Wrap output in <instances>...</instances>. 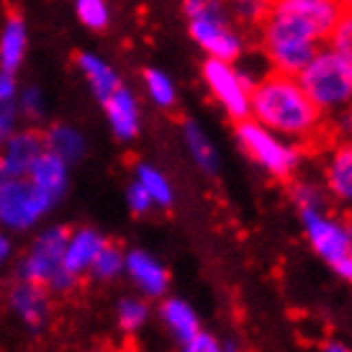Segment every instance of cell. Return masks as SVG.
Listing matches in <instances>:
<instances>
[{"label":"cell","instance_id":"6da1fadb","mask_svg":"<svg viewBox=\"0 0 352 352\" xmlns=\"http://www.w3.org/2000/svg\"><path fill=\"white\" fill-rule=\"evenodd\" d=\"M342 16L340 0H275L260 26L267 69L298 75Z\"/></svg>","mask_w":352,"mask_h":352},{"label":"cell","instance_id":"7a4b0ae2","mask_svg":"<svg viewBox=\"0 0 352 352\" xmlns=\"http://www.w3.org/2000/svg\"><path fill=\"white\" fill-rule=\"evenodd\" d=\"M250 118L294 144H309L324 134L322 111L303 93L296 75H283L273 69H267L252 85Z\"/></svg>","mask_w":352,"mask_h":352},{"label":"cell","instance_id":"3957f363","mask_svg":"<svg viewBox=\"0 0 352 352\" xmlns=\"http://www.w3.org/2000/svg\"><path fill=\"white\" fill-rule=\"evenodd\" d=\"M303 93L322 116H347L352 108V65L342 59L332 47H319L314 57L296 75Z\"/></svg>","mask_w":352,"mask_h":352},{"label":"cell","instance_id":"277c9868","mask_svg":"<svg viewBox=\"0 0 352 352\" xmlns=\"http://www.w3.org/2000/svg\"><path fill=\"white\" fill-rule=\"evenodd\" d=\"M188 31L206 57L239 62L245 57V39L234 29L226 0H186Z\"/></svg>","mask_w":352,"mask_h":352},{"label":"cell","instance_id":"5b68a950","mask_svg":"<svg viewBox=\"0 0 352 352\" xmlns=\"http://www.w3.org/2000/svg\"><path fill=\"white\" fill-rule=\"evenodd\" d=\"M236 142L257 165L263 167L265 173H270L273 177H280V180L294 175L298 162H301L298 144L288 142V139H283L280 134L270 131V129H265L254 118H245V121L236 124Z\"/></svg>","mask_w":352,"mask_h":352},{"label":"cell","instance_id":"8992f818","mask_svg":"<svg viewBox=\"0 0 352 352\" xmlns=\"http://www.w3.org/2000/svg\"><path fill=\"white\" fill-rule=\"evenodd\" d=\"M57 204L44 190L31 183L29 177H0V229L6 232H26L50 214Z\"/></svg>","mask_w":352,"mask_h":352},{"label":"cell","instance_id":"52a82bcc","mask_svg":"<svg viewBox=\"0 0 352 352\" xmlns=\"http://www.w3.org/2000/svg\"><path fill=\"white\" fill-rule=\"evenodd\" d=\"M201 78L216 103L229 113V118H234L236 124L250 118V93L254 80L245 69L236 67V62L208 57L201 67Z\"/></svg>","mask_w":352,"mask_h":352},{"label":"cell","instance_id":"ba28073f","mask_svg":"<svg viewBox=\"0 0 352 352\" xmlns=\"http://www.w3.org/2000/svg\"><path fill=\"white\" fill-rule=\"evenodd\" d=\"M67 229L62 226H50L44 229L29 252L23 254L19 267V275L23 280H34L47 288H57V291H67L72 288L69 280L62 275V254H65V242H67Z\"/></svg>","mask_w":352,"mask_h":352},{"label":"cell","instance_id":"9c48e42d","mask_svg":"<svg viewBox=\"0 0 352 352\" xmlns=\"http://www.w3.org/2000/svg\"><path fill=\"white\" fill-rule=\"evenodd\" d=\"M301 214V224L306 232L309 245L314 247V252L324 257L332 265L340 257L350 252V236H347V224H342L340 219H334L324 211V206H309V208H298Z\"/></svg>","mask_w":352,"mask_h":352},{"label":"cell","instance_id":"30bf717a","mask_svg":"<svg viewBox=\"0 0 352 352\" xmlns=\"http://www.w3.org/2000/svg\"><path fill=\"white\" fill-rule=\"evenodd\" d=\"M103 247H106V239L96 229H78V232L67 234L65 254H62V275L69 280V285H75L80 275L90 273V267Z\"/></svg>","mask_w":352,"mask_h":352},{"label":"cell","instance_id":"8fae6325","mask_svg":"<svg viewBox=\"0 0 352 352\" xmlns=\"http://www.w3.org/2000/svg\"><path fill=\"white\" fill-rule=\"evenodd\" d=\"M8 303H10V309H13V314H16L26 327H31V329H41V327L47 324V319H50L52 301H50V288H47V285L21 278L19 283L10 288Z\"/></svg>","mask_w":352,"mask_h":352},{"label":"cell","instance_id":"7c38bea8","mask_svg":"<svg viewBox=\"0 0 352 352\" xmlns=\"http://www.w3.org/2000/svg\"><path fill=\"white\" fill-rule=\"evenodd\" d=\"M47 149V142L39 131H21L3 144L0 152V177H23L29 175L36 157Z\"/></svg>","mask_w":352,"mask_h":352},{"label":"cell","instance_id":"4fadbf2b","mask_svg":"<svg viewBox=\"0 0 352 352\" xmlns=\"http://www.w3.org/2000/svg\"><path fill=\"white\" fill-rule=\"evenodd\" d=\"M124 270L129 273V278L134 280L139 291L149 298H160L165 296L167 291V270L162 267V263L152 257L149 252H142V250H134V252L126 254L124 260Z\"/></svg>","mask_w":352,"mask_h":352},{"label":"cell","instance_id":"5bb4252c","mask_svg":"<svg viewBox=\"0 0 352 352\" xmlns=\"http://www.w3.org/2000/svg\"><path fill=\"white\" fill-rule=\"evenodd\" d=\"M324 183L337 201L352 204V139L340 142L329 152L324 167Z\"/></svg>","mask_w":352,"mask_h":352},{"label":"cell","instance_id":"9a60e30c","mask_svg":"<svg viewBox=\"0 0 352 352\" xmlns=\"http://www.w3.org/2000/svg\"><path fill=\"white\" fill-rule=\"evenodd\" d=\"M103 106H106V116H108V124L113 129V134L118 139H134L139 131V106L134 96L129 93L126 88H121L118 85L106 100H103Z\"/></svg>","mask_w":352,"mask_h":352},{"label":"cell","instance_id":"2e32d148","mask_svg":"<svg viewBox=\"0 0 352 352\" xmlns=\"http://www.w3.org/2000/svg\"><path fill=\"white\" fill-rule=\"evenodd\" d=\"M26 177H29L39 190H44L52 201H57V198L65 193V188H67V162H65L62 157L54 155V152H50V149H44V152L36 157V162L31 165Z\"/></svg>","mask_w":352,"mask_h":352},{"label":"cell","instance_id":"e0dca14e","mask_svg":"<svg viewBox=\"0 0 352 352\" xmlns=\"http://www.w3.org/2000/svg\"><path fill=\"white\" fill-rule=\"evenodd\" d=\"M160 316H162L165 327L175 334L180 342H186L193 334L201 332L196 311H193L186 301H180V298H167V301L160 306Z\"/></svg>","mask_w":352,"mask_h":352},{"label":"cell","instance_id":"ac0fdd59","mask_svg":"<svg viewBox=\"0 0 352 352\" xmlns=\"http://www.w3.org/2000/svg\"><path fill=\"white\" fill-rule=\"evenodd\" d=\"M183 139H186V147H188V152H190V157H193V162H196L204 173L214 175L216 170H219V155H216V147H214V142L208 139V134L198 126L196 121H186Z\"/></svg>","mask_w":352,"mask_h":352},{"label":"cell","instance_id":"d6986e66","mask_svg":"<svg viewBox=\"0 0 352 352\" xmlns=\"http://www.w3.org/2000/svg\"><path fill=\"white\" fill-rule=\"evenodd\" d=\"M80 65H82V72H85V78H88L90 88L96 90V96H98L100 100H106L108 96L121 85L118 78H116V72L108 67L106 62H100L98 57H93V54H82Z\"/></svg>","mask_w":352,"mask_h":352},{"label":"cell","instance_id":"ffe728a7","mask_svg":"<svg viewBox=\"0 0 352 352\" xmlns=\"http://www.w3.org/2000/svg\"><path fill=\"white\" fill-rule=\"evenodd\" d=\"M44 142H47V149L54 152L57 157H62L67 165L69 162H75L78 157H82V152H85V142H82V137L69 126L52 129L50 134L44 137Z\"/></svg>","mask_w":352,"mask_h":352},{"label":"cell","instance_id":"44dd1931","mask_svg":"<svg viewBox=\"0 0 352 352\" xmlns=\"http://www.w3.org/2000/svg\"><path fill=\"white\" fill-rule=\"evenodd\" d=\"M137 183L144 188V193L152 198L155 206H170L173 204V186L157 167L139 165L137 167Z\"/></svg>","mask_w":352,"mask_h":352},{"label":"cell","instance_id":"7402d4cb","mask_svg":"<svg viewBox=\"0 0 352 352\" xmlns=\"http://www.w3.org/2000/svg\"><path fill=\"white\" fill-rule=\"evenodd\" d=\"M23 47H26V34H23V23L19 19L8 21V26L3 31V41H0V59H3V69L19 67L21 57H23Z\"/></svg>","mask_w":352,"mask_h":352},{"label":"cell","instance_id":"603a6c76","mask_svg":"<svg viewBox=\"0 0 352 352\" xmlns=\"http://www.w3.org/2000/svg\"><path fill=\"white\" fill-rule=\"evenodd\" d=\"M275 0H226V8L232 13V19L239 21L242 26L260 29L267 13L273 10Z\"/></svg>","mask_w":352,"mask_h":352},{"label":"cell","instance_id":"cb8c5ba5","mask_svg":"<svg viewBox=\"0 0 352 352\" xmlns=\"http://www.w3.org/2000/svg\"><path fill=\"white\" fill-rule=\"evenodd\" d=\"M144 82H147V93L149 98L155 100L160 108H173L175 106V82L170 80V75L167 72H162V69H147L144 72Z\"/></svg>","mask_w":352,"mask_h":352},{"label":"cell","instance_id":"d4e9b609","mask_svg":"<svg viewBox=\"0 0 352 352\" xmlns=\"http://www.w3.org/2000/svg\"><path fill=\"white\" fill-rule=\"evenodd\" d=\"M124 260H126V254L121 252L118 247L106 242V247L100 250L93 267H90V275L98 278V280H113V278L124 270Z\"/></svg>","mask_w":352,"mask_h":352},{"label":"cell","instance_id":"484cf974","mask_svg":"<svg viewBox=\"0 0 352 352\" xmlns=\"http://www.w3.org/2000/svg\"><path fill=\"white\" fill-rule=\"evenodd\" d=\"M116 316H118V327L124 332H137V329H142L147 324L149 309L147 303L139 301V298H124V301L118 303Z\"/></svg>","mask_w":352,"mask_h":352},{"label":"cell","instance_id":"4316f807","mask_svg":"<svg viewBox=\"0 0 352 352\" xmlns=\"http://www.w3.org/2000/svg\"><path fill=\"white\" fill-rule=\"evenodd\" d=\"M327 47H332L340 57L352 65V10H342V16L334 23L332 34L327 39Z\"/></svg>","mask_w":352,"mask_h":352},{"label":"cell","instance_id":"83f0119b","mask_svg":"<svg viewBox=\"0 0 352 352\" xmlns=\"http://www.w3.org/2000/svg\"><path fill=\"white\" fill-rule=\"evenodd\" d=\"M78 16L90 29H103L108 23V8L103 0H78Z\"/></svg>","mask_w":352,"mask_h":352},{"label":"cell","instance_id":"f1b7e54d","mask_svg":"<svg viewBox=\"0 0 352 352\" xmlns=\"http://www.w3.org/2000/svg\"><path fill=\"white\" fill-rule=\"evenodd\" d=\"M180 344H183L180 352H221V344L206 332L193 334L190 340H186V342H180Z\"/></svg>","mask_w":352,"mask_h":352},{"label":"cell","instance_id":"f546056e","mask_svg":"<svg viewBox=\"0 0 352 352\" xmlns=\"http://www.w3.org/2000/svg\"><path fill=\"white\" fill-rule=\"evenodd\" d=\"M126 201H129V208L134 211V214H147L149 208H152V198L144 193V188L139 186L137 180L131 183V188H129V193H126Z\"/></svg>","mask_w":352,"mask_h":352},{"label":"cell","instance_id":"4dcf8cb0","mask_svg":"<svg viewBox=\"0 0 352 352\" xmlns=\"http://www.w3.org/2000/svg\"><path fill=\"white\" fill-rule=\"evenodd\" d=\"M13 116H16V111L10 103L0 106V147L13 137Z\"/></svg>","mask_w":352,"mask_h":352},{"label":"cell","instance_id":"1f68e13d","mask_svg":"<svg viewBox=\"0 0 352 352\" xmlns=\"http://www.w3.org/2000/svg\"><path fill=\"white\" fill-rule=\"evenodd\" d=\"M10 254H13V242H10L8 232L0 229V267H6V263L10 260Z\"/></svg>","mask_w":352,"mask_h":352},{"label":"cell","instance_id":"d6a6232c","mask_svg":"<svg viewBox=\"0 0 352 352\" xmlns=\"http://www.w3.org/2000/svg\"><path fill=\"white\" fill-rule=\"evenodd\" d=\"M332 267H334V270H337L340 275H342V278L347 280V283H352V254H350V252L344 254V257H340L337 263H332Z\"/></svg>","mask_w":352,"mask_h":352},{"label":"cell","instance_id":"836d02e7","mask_svg":"<svg viewBox=\"0 0 352 352\" xmlns=\"http://www.w3.org/2000/svg\"><path fill=\"white\" fill-rule=\"evenodd\" d=\"M10 98H13V80L6 72V75H0V106L10 103Z\"/></svg>","mask_w":352,"mask_h":352},{"label":"cell","instance_id":"e575fe53","mask_svg":"<svg viewBox=\"0 0 352 352\" xmlns=\"http://www.w3.org/2000/svg\"><path fill=\"white\" fill-rule=\"evenodd\" d=\"M23 108L29 111L31 116H39L41 113V96L36 93V90H29V93H26V103H23Z\"/></svg>","mask_w":352,"mask_h":352},{"label":"cell","instance_id":"d590c367","mask_svg":"<svg viewBox=\"0 0 352 352\" xmlns=\"http://www.w3.org/2000/svg\"><path fill=\"white\" fill-rule=\"evenodd\" d=\"M324 352H350V350H347V347H342V344H329Z\"/></svg>","mask_w":352,"mask_h":352},{"label":"cell","instance_id":"8d00e7d4","mask_svg":"<svg viewBox=\"0 0 352 352\" xmlns=\"http://www.w3.org/2000/svg\"><path fill=\"white\" fill-rule=\"evenodd\" d=\"M340 6H342V10H352V0H340Z\"/></svg>","mask_w":352,"mask_h":352},{"label":"cell","instance_id":"74e56055","mask_svg":"<svg viewBox=\"0 0 352 352\" xmlns=\"http://www.w3.org/2000/svg\"><path fill=\"white\" fill-rule=\"evenodd\" d=\"M347 126H350V134H352V108L347 111Z\"/></svg>","mask_w":352,"mask_h":352},{"label":"cell","instance_id":"f35d334b","mask_svg":"<svg viewBox=\"0 0 352 352\" xmlns=\"http://www.w3.org/2000/svg\"><path fill=\"white\" fill-rule=\"evenodd\" d=\"M347 236H350V254H352V224H347Z\"/></svg>","mask_w":352,"mask_h":352},{"label":"cell","instance_id":"ab89813d","mask_svg":"<svg viewBox=\"0 0 352 352\" xmlns=\"http://www.w3.org/2000/svg\"><path fill=\"white\" fill-rule=\"evenodd\" d=\"M93 352H106V350H93Z\"/></svg>","mask_w":352,"mask_h":352}]
</instances>
